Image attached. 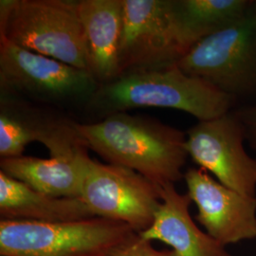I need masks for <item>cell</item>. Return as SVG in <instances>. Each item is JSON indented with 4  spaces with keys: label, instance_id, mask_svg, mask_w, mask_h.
I'll return each mask as SVG.
<instances>
[{
    "label": "cell",
    "instance_id": "cell-5",
    "mask_svg": "<svg viewBox=\"0 0 256 256\" xmlns=\"http://www.w3.org/2000/svg\"><path fill=\"white\" fill-rule=\"evenodd\" d=\"M136 234L102 218L66 222L1 220V256H108Z\"/></svg>",
    "mask_w": 256,
    "mask_h": 256
},
{
    "label": "cell",
    "instance_id": "cell-11",
    "mask_svg": "<svg viewBox=\"0 0 256 256\" xmlns=\"http://www.w3.org/2000/svg\"><path fill=\"white\" fill-rule=\"evenodd\" d=\"M198 207L196 216L206 232L223 246L256 239V196H245L190 168L183 176Z\"/></svg>",
    "mask_w": 256,
    "mask_h": 256
},
{
    "label": "cell",
    "instance_id": "cell-4",
    "mask_svg": "<svg viewBox=\"0 0 256 256\" xmlns=\"http://www.w3.org/2000/svg\"><path fill=\"white\" fill-rule=\"evenodd\" d=\"M0 36L88 72L77 0H1Z\"/></svg>",
    "mask_w": 256,
    "mask_h": 256
},
{
    "label": "cell",
    "instance_id": "cell-14",
    "mask_svg": "<svg viewBox=\"0 0 256 256\" xmlns=\"http://www.w3.org/2000/svg\"><path fill=\"white\" fill-rule=\"evenodd\" d=\"M86 149L72 156L39 158L21 156L1 158L4 174L37 192L54 198H81Z\"/></svg>",
    "mask_w": 256,
    "mask_h": 256
},
{
    "label": "cell",
    "instance_id": "cell-13",
    "mask_svg": "<svg viewBox=\"0 0 256 256\" xmlns=\"http://www.w3.org/2000/svg\"><path fill=\"white\" fill-rule=\"evenodd\" d=\"M88 72L99 84L119 78V50L124 22L122 0H77Z\"/></svg>",
    "mask_w": 256,
    "mask_h": 256
},
{
    "label": "cell",
    "instance_id": "cell-7",
    "mask_svg": "<svg viewBox=\"0 0 256 256\" xmlns=\"http://www.w3.org/2000/svg\"><path fill=\"white\" fill-rule=\"evenodd\" d=\"M176 66L236 101L256 95V12L202 39Z\"/></svg>",
    "mask_w": 256,
    "mask_h": 256
},
{
    "label": "cell",
    "instance_id": "cell-3",
    "mask_svg": "<svg viewBox=\"0 0 256 256\" xmlns=\"http://www.w3.org/2000/svg\"><path fill=\"white\" fill-rule=\"evenodd\" d=\"M100 84L92 74L0 36V92L68 112L84 111Z\"/></svg>",
    "mask_w": 256,
    "mask_h": 256
},
{
    "label": "cell",
    "instance_id": "cell-18",
    "mask_svg": "<svg viewBox=\"0 0 256 256\" xmlns=\"http://www.w3.org/2000/svg\"><path fill=\"white\" fill-rule=\"evenodd\" d=\"M232 112L243 124L250 146L256 151V104L246 106Z\"/></svg>",
    "mask_w": 256,
    "mask_h": 256
},
{
    "label": "cell",
    "instance_id": "cell-15",
    "mask_svg": "<svg viewBox=\"0 0 256 256\" xmlns=\"http://www.w3.org/2000/svg\"><path fill=\"white\" fill-rule=\"evenodd\" d=\"M1 220L66 222L93 218L81 198H54L37 192L0 171Z\"/></svg>",
    "mask_w": 256,
    "mask_h": 256
},
{
    "label": "cell",
    "instance_id": "cell-17",
    "mask_svg": "<svg viewBox=\"0 0 256 256\" xmlns=\"http://www.w3.org/2000/svg\"><path fill=\"white\" fill-rule=\"evenodd\" d=\"M108 256H178L174 250H158L150 241L134 234L124 242L112 248Z\"/></svg>",
    "mask_w": 256,
    "mask_h": 256
},
{
    "label": "cell",
    "instance_id": "cell-6",
    "mask_svg": "<svg viewBox=\"0 0 256 256\" xmlns=\"http://www.w3.org/2000/svg\"><path fill=\"white\" fill-rule=\"evenodd\" d=\"M122 6L119 77L176 64L194 46L174 0H122Z\"/></svg>",
    "mask_w": 256,
    "mask_h": 256
},
{
    "label": "cell",
    "instance_id": "cell-12",
    "mask_svg": "<svg viewBox=\"0 0 256 256\" xmlns=\"http://www.w3.org/2000/svg\"><path fill=\"white\" fill-rule=\"evenodd\" d=\"M188 194H180L174 184L162 187V204L148 229L138 234L147 241H160L178 256H234L225 246L194 222Z\"/></svg>",
    "mask_w": 256,
    "mask_h": 256
},
{
    "label": "cell",
    "instance_id": "cell-16",
    "mask_svg": "<svg viewBox=\"0 0 256 256\" xmlns=\"http://www.w3.org/2000/svg\"><path fill=\"white\" fill-rule=\"evenodd\" d=\"M247 0H174L178 18L192 46L245 16Z\"/></svg>",
    "mask_w": 256,
    "mask_h": 256
},
{
    "label": "cell",
    "instance_id": "cell-1",
    "mask_svg": "<svg viewBox=\"0 0 256 256\" xmlns=\"http://www.w3.org/2000/svg\"><path fill=\"white\" fill-rule=\"evenodd\" d=\"M88 149L110 164L133 170L162 187L184 176L186 133L158 120L120 112L96 122H78Z\"/></svg>",
    "mask_w": 256,
    "mask_h": 256
},
{
    "label": "cell",
    "instance_id": "cell-8",
    "mask_svg": "<svg viewBox=\"0 0 256 256\" xmlns=\"http://www.w3.org/2000/svg\"><path fill=\"white\" fill-rule=\"evenodd\" d=\"M81 200L93 216L124 223L135 232L148 229L162 204V187L118 165L84 162Z\"/></svg>",
    "mask_w": 256,
    "mask_h": 256
},
{
    "label": "cell",
    "instance_id": "cell-2",
    "mask_svg": "<svg viewBox=\"0 0 256 256\" xmlns=\"http://www.w3.org/2000/svg\"><path fill=\"white\" fill-rule=\"evenodd\" d=\"M236 100L209 82L183 72L176 64L120 76L100 84L84 108L96 122L112 114L138 108L182 110L198 120L232 111Z\"/></svg>",
    "mask_w": 256,
    "mask_h": 256
},
{
    "label": "cell",
    "instance_id": "cell-9",
    "mask_svg": "<svg viewBox=\"0 0 256 256\" xmlns=\"http://www.w3.org/2000/svg\"><path fill=\"white\" fill-rule=\"evenodd\" d=\"M245 129L232 111L198 120L186 133V150L200 169L221 184L245 196H256V158L244 148Z\"/></svg>",
    "mask_w": 256,
    "mask_h": 256
},
{
    "label": "cell",
    "instance_id": "cell-10",
    "mask_svg": "<svg viewBox=\"0 0 256 256\" xmlns=\"http://www.w3.org/2000/svg\"><path fill=\"white\" fill-rule=\"evenodd\" d=\"M68 113L0 92V158L23 156L38 142L50 156L75 155L88 149Z\"/></svg>",
    "mask_w": 256,
    "mask_h": 256
}]
</instances>
